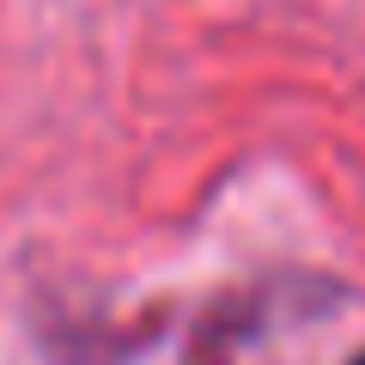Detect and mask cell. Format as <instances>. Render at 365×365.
<instances>
[{"instance_id": "6da1fadb", "label": "cell", "mask_w": 365, "mask_h": 365, "mask_svg": "<svg viewBox=\"0 0 365 365\" xmlns=\"http://www.w3.org/2000/svg\"><path fill=\"white\" fill-rule=\"evenodd\" d=\"M353 365H365V353H359V359H353Z\"/></svg>"}]
</instances>
